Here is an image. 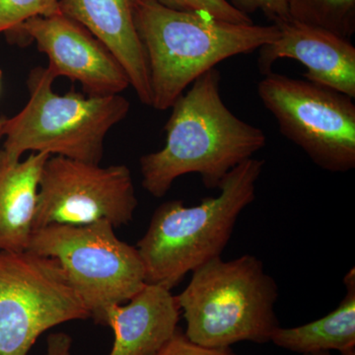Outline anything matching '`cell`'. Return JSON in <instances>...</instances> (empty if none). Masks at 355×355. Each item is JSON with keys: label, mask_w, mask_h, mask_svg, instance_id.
I'll return each instance as SVG.
<instances>
[{"label": "cell", "mask_w": 355, "mask_h": 355, "mask_svg": "<svg viewBox=\"0 0 355 355\" xmlns=\"http://www.w3.org/2000/svg\"><path fill=\"white\" fill-rule=\"evenodd\" d=\"M279 287L253 254L216 257L193 270L176 296L191 343L211 349L235 343H270L280 324L275 313Z\"/></svg>", "instance_id": "cell-4"}, {"label": "cell", "mask_w": 355, "mask_h": 355, "mask_svg": "<svg viewBox=\"0 0 355 355\" xmlns=\"http://www.w3.org/2000/svg\"><path fill=\"white\" fill-rule=\"evenodd\" d=\"M60 13V0H0V34L26 21Z\"/></svg>", "instance_id": "cell-17"}, {"label": "cell", "mask_w": 355, "mask_h": 355, "mask_svg": "<svg viewBox=\"0 0 355 355\" xmlns=\"http://www.w3.org/2000/svg\"><path fill=\"white\" fill-rule=\"evenodd\" d=\"M6 116H0V139L3 137V128L4 125H6Z\"/></svg>", "instance_id": "cell-23"}, {"label": "cell", "mask_w": 355, "mask_h": 355, "mask_svg": "<svg viewBox=\"0 0 355 355\" xmlns=\"http://www.w3.org/2000/svg\"><path fill=\"white\" fill-rule=\"evenodd\" d=\"M263 166L261 159H248L229 172L216 197L193 207L170 200L154 211L137 245L146 284L171 291L189 272L221 257L243 210L256 198Z\"/></svg>", "instance_id": "cell-3"}, {"label": "cell", "mask_w": 355, "mask_h": 355, "mask_svg": "<svg viewBox=\"0 0 355 355\" xmlns=\"http://www.w3.org/2000/svg\"><path fill=\"white\" fill-rule=\"evenodd\" d=\"M345 296L340 305L316 321L294 327L277 328L270 342L280 349L307 354L331 352L340 354L355 350V270L343 277Z\"/></svg>", "instance_id": "cell-15"}, {"label": "cell", "mask_w": 355, "mask_h": 355, "mask_svg": "<svg viewBox=\"0 0 355 355\" xmlns=\"http://www.w3.org/2000/svg\"><path fill=\"white\" fill-rule=\"evenodd\" d=\"M89 318L55 259L0 252V355H28L44 331Z\"/></svg>", "instance_id": "cell-8"}, {"label": "cell", "mask_w": 355, "mask_h": 355, "mask_svg": "<svg viewBox=\"0 0 355 355\" xmlns=\"http://www.w3.org/2000/svg\"><path fill=\"white\" fill-rule=\"evenodd\" d=\"M220 83L216 67L198 77L172 105L164 147L140 158L142 187L154 198L164 197L175 180L191 173L205 188L219 190L229 172L266 146L265 132L224 104Z\"/></svg>", "instance_id": "cell-1"}, {"label": "cell", "mask_w": 355, "mask_h": 355, "mask_svg": "<svg viewBox=\"0 0 355 355\" xmlns=\"http://www.w3.org/2000/svg\"><path fill=\"white\" fill-rule=\"evenodd\" d=\"M55 79L48 67L31 70L27 79L29 101L16 116L6 119L0 153L11 162L32 151L99 164L105 139L128 116L130 101L121 94H57L53 90Z\"/></svg>", "instance_id": "cell-5"}, {"label": "cell", "mask_w": 355, "mask_h": 355, "mask_svg": "<svg viewBox=\"0 0 355 355\" xmlns=\"http://www.w3.org/2000/svg\"><path fill=\"white\" fill-rule=\"evenodd\" d=\"M132 11L148 64L151 107L157 111L171 108L207 70L229 58L260 50L279 35L275 24H236L153 0L132 2Z\"/></svg>", "instance_id": "cell-2"}, {"label": "cell", "mask_w": 355, "mask_h": 355, "mask_svg": "<svg viewBox=\"0 0 355 355\" xmlns=\"http://www.w3.org/2000/svg\"><path fill=\"white\" fill-rule=\"evenodd\" d=\"M50 154L11 162L0 153V252L27 251L34 232L40 179Z\"/></svg>", "instance_id": "cell-14"}, {"label": "cell", "mask_w": 355, "mask_h": 355, "mask_svg": "<svg viewBox=\"0 0 355 355\" xmlns=\"http://www.w3.org/2000/svg\"><path fill=\"white\" fill-rule=\"evenodd\" d=\"M137 205L127 166L101 167L51 155L40 179L34 228L51 224L88 225L103 220L116 228L132 221Z\"/></svg>", "instance_id": "cell-9"}, {"label": "cell", "mask_w": 355, "mask_h": 355, "mask_svg": "<svg viewBox=\"0 0 355 355\" xmlns=\"http://www.w3.org/2000/svg\"><path fill=\"white\" fill-rule=\"evenodd\" d=\"M60 10L113 53L140 102L151 106L148 64L135 28L132 0H60Z\"/></svg>", "instance_id": "cell-12"}, {"label": "cell", "mask_w": 355, "mask_h": 355, "mask_svg": "<svg viewBox=\"0 0 355 355\" xmlns=\"http://www.w3.org/2000/svg\"><path fill=\"white\" fill-rule=\"evenodd\" d=\"M11 41L29 40L49 58L55 76L79 83L88 96L121 94L130 79L120 62L86 28L58 13L35 17L6 33Z\"/></svg>", "instance_id": "cell-10"}, {"label": "cell", "mask_w": 355, "mask_h": 355, "mask_svg": "<svg viewBox=\"0 0 355 355\" xmlns=\"http://www.w3.org/2000/svg\"><path fill=\"white\" fill-rule=\"evenodd\" d=\"M289 18L349 39L355 32V0H287Z\"/></svg>", "instance_id": "cell-16"}, {"label": "cell", "mask_w": 355, "mask_h": 355, "mask_svg": "<svg viewBox=\"0 0 355 355\" xmlns=\"http://www.w3.org/2000/svg\"><path fill=\"white\" fill-rule=\"evenodd\" d=\"M27 251L55 259L91 319L102 326L110 307L128 302L146 286L137 247L119 239L108 221L36 229Z\"/></svg>", "instance_id": "cell-6"}, {"label": "cell", "mask_w": 355, "mask_h": 355, "mask_svg": "<svg viewBox=\"0 0 355 355\" xmlns=\"http://www.w3.org/2000/svg\"><path fill=\"white\" fill-rule=\"evenodd\" d=\"M127 305L107 310L103 326L114 331L109 355H156L176 333L181 309L170 289L146 284Z\"/></svg>", "instance_id": "cell-13"}, {"label": "cell", "mask_w": 355, "mask_h": 355, "mask_svg": "<svg viewBox=\"0 0 355 355\" xmlns=\"http://www.w3.org/2000/svg\"><path fill=\"white\" fill-rule=\"evenodd\" d=\"M72 347L71 336L67 333H53L46 338L44 355H70Z\"/></svg>", "instance_id": "cell-21"}, {"label": "cell", "mask_w": 355, "mask_h": 355, "mask_svg": "<svg viewBox=\"0 0 355 355\" xmlns=\"http://www.w3.org/2000/svg\"><path fill=\"white\" fill-rule=\"evenodd\" d=\"M261 103L280 132L313 162L331 173L355 167V104L342 92L284 74L263 76L258 83Z\"/></svg>", "instance_id": "cell-7"}, {"label": "cell", "mask_w": 355, "mask_h": 355, "mask_svg": "<svg viewBox=\"0 0 355 355\" xmlns=\"http://www.w3.org/2000/svg\"><path fill=\"white\" fill-rule=\"evenodd\" d=\"M2 71L0 70V86H1Z\"/></svg>", "instance_id": "cell-24"}, {"label": "cell", "mask_w": 355, "mask_h": 355, "mask_svg": "<svg viewBox=\"0 0 355 355\" xmlns=\"http://www.w3.org/2000/svg\"><path fill=\"white\" fill-rule=\"evenodd\" d=\"M137 0H132V2ZM162 6L178 10L193 11L212 16L216 19L236 23V24H254L247 14L235 8L228 0H153Z\"/></svg>", "instance_id": "cell-18"}, {"label": "cell", "mask_w": 355, "mask_h": 355, "mask_svg": "<svg viewBox=\"0 0 355 355\" xmlns=\"http://www.w3.org/2000/svg\"><path fill=\"white\" fill-rule=\"evenodd\" d=\"M230 3L247 15L254 11L261 10L272 20L275 24L291 19L287 0H231Z\"/></svg>", "instance_id": "cell-20"}, {"label": "cell", "mask_w": 355, "mask_h": 355, "mask_svg": "<svg viewBox=\"0 0 355 355\" xmlns=\"http://www.w3.org/2000/svg\"><path fill=\"white\" fill-rule=\"evenodd\" d=\"M156 355H237L231 349H211V347H202L197 343H191L181 328H178L176 333L173 336L163 349Z\"/></svg>", "instance_id": "cell-19"}, {"label": "cell", "mask_w": 355, "mask_h": 355, "mask_svg": "<svg viewBox=\"0 0 355 355\" xmlns=\"http://www.w3.org/2000/svg\"><path fill=\"white\" fill-rule=\"evenodd\" d=\"M279 38L260 49L258 69L263 76L272 72L282 58H292L307 69L306 80L335 89L355 98V48L349 39L291 19L275 24Z\"/></svg>", "instance_id": "cell-11"}, {"label": "cell", "mask_w": 355, "mask_h": 355, "mask_svg": "<svg viewBox=\"0 0 355 355\" xmlns=\"http://www.w3.org/2000/svg\"><path fill=\"white\" fill-rule=\"evenodd\" d=\"M303 355H333L331 352H313V354H307ZM340 355H355V350L354 352H345V354H340Z\"/></svg>", "instance_id": "cell-22"}]
</instances>
